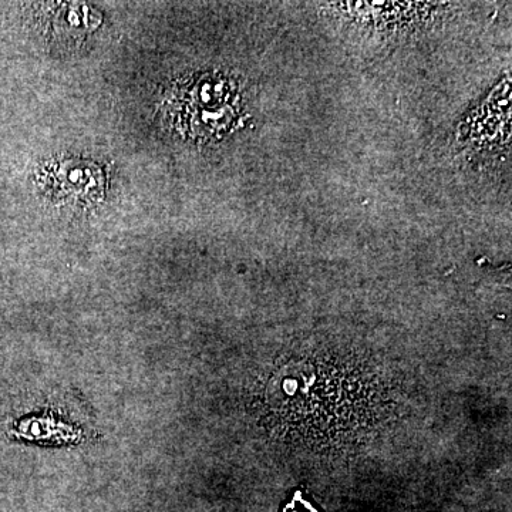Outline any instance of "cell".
Returning <instances> with one entry per match:
<instances>
[{
  "mask_svg": "<svg viewBox=\"0 0 512 512\" xmlns=\"http://www.w3.org/2000/svg\"><path fill=\"white\" fill-rule=\"evenodd\" d=\"M40 183L59 201L93 204L103 195L104 175L96 164L67 160L47 167Z\"/></svg>",
  "mask_w": 512,
  "mask_h": 512,
  "instance_id": "cell-1",
  "label": "cell"
},
{
  "mask_svg": "<svg viewBox=\"0 0 512 512\" xmlns=\"http://www.w3.org/2000/svg\"><path fill=\"white\" fill-rule=\"evenodd\" d=\"M70 413L63 407H46L25 414L6 424V433L16 440L39 441V443H76L92 436L84 429L82 420H70Z\"/></svg>",
  "mask_w": 512,
  "mask_h": 512,
  "instance_id": "cell-2",
  "label": "cell"
}]
</instances>
